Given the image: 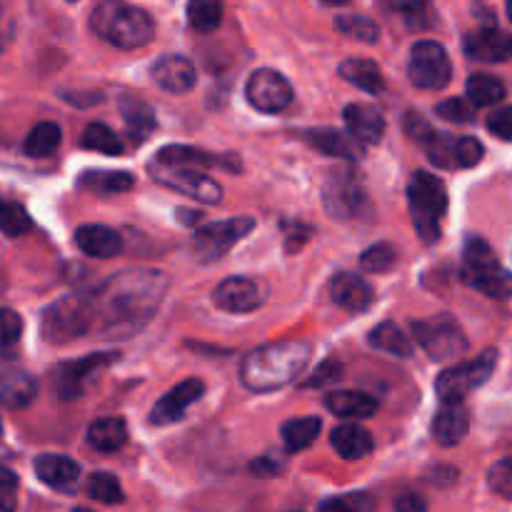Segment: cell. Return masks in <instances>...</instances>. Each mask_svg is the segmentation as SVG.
<instances>
[{"label": "cell", "mask_w": 512, "mask_h": 512, "mask_svg": "<svg viewBox=\"0 0 512 512\" xmlns=\"http://www.w3.org/2000/svg\"><path fill=\"white\" fill-rule=\"evenodd\" d=\"M165 288H168V280L158 270L130 268L110 275L90 298L95 325L105 335H115V338L135 333L153 318Z\"/></svg>", "instance_id": "1"}, {"label": "cell", "mask_w": 512, "mask_h": 512, "mask_svg": "<svg viewBox=\"0 0 512 512\" xmlns=\"http://www.w3.org/2000/svg\"><path fill=\"white\" fill-rule=\"evenodd\" d=\"M313 345L305 340H280L250 350L240 365V380L253 393H273L293 383L308 365Z\"/></svg>", "instance_id": "2"}, {"label": "cell", "mask_w": 512, "mask_h": 512, "mask_svg": "<svg viewBox=\"0 0 512 512\" xmlns=\"http://www.w3.org/2000/svg\"><path fill=\"white\" fill-rule=\"evenodd\" d=\"M90 28L120 50L143 48L155 35L153 18L125 0H100L90 13Z\"/></svg>", "instance_id": "3"}, {"label": "cell", "mask_w": 512, "mask_h": 512, "mask_svg": "<svg viewBox=\"0 0 512 512\" xmlns=\"http://www.w3.org/2000/svg\"><path fill=\"white\" fill-rule=\"evenodd\" d=\"M463 258V280L470 288H475L478 293L495 300L512 298V273L498 263V255L490 248L488 240L473 235V238L465 243Z\"/></svg>", "instance_id": "4"}, {"label": "cell", "mask_w": 512, "mask_h": 512, "mask_svg": "<svg viewBox=\"0 0 512 512\" xmlns=\"http://www.w3.org/2000/svg\"><path fill=\"white\" fill-rule=\"evenodd\" d=\"M408 205L420 238L425 243H435L440 238V220L448 210V188L443 180L425 170L415 173L408 185Z\"/></svg>", "instance_id": "5"}, {"label": "cell", "mask_w": 512, "mask_h": 512, "mask_svg": "<svg viewBox=\"0 0 512 512\" xmlns=\"http://www.w3.org/2000/svg\"><path fill=\"white\" fill-rule=\"evenodd\" d=\"M95 328L93 300L85 295H68L48 305L40 320V333L50 345H65L83 338Z\"/></svg>", "instance_id": "6"}, {"label": "cell", "mask_w": 512, "mask_h": 512, "mask_svg": "<svg viewBox=\"0 0 512 512\" xmlns=\"http://www.w3.org/2000/svg\"><path fill=\"white\" fill-rule=\"evenodd\" d=\"M498 368V350L488 348L470 363L453 365L435 380V393L443 403H463V398L488 383Z\"/></svg>", "instance_id": "7"}, {"label": "cell", "mask_w": 512, "mask_h": 512, "mask_svg": "<svg viewBox=\"0 0 512 512\" xmlns=\"http://www.w3.org/2000/svg\"><path fill=\"white\" fill-rule=\"evenodd\" d=\"M323 205L333 220L363 218L370 208V198L360 175L350 168L330 173L323 188Z\"/></svg>", "instance_id": "8"}, {"label": "cell", "mask_w": 512, "mask_h": 512, "mask_svg": "<svg viewBox=\"0 0 512 512\" xmlns=\"http://www.w3.org/2000/svg\"><path fill=\"white\" fill-rule=\"evenodd\" d=\"M148 173L155 183L165 185V188L175 190V193L185 195V198H195L198 203L215 205L223 198V188L218 180L210 178L208 173L198 168H180V165H165L160 160H150Z\"/></svg>", "instance_id": "9"}, {"label": "cell", "mask_w": 512, "mask_h": 512, "mask_svg": "<svg viewBox=\"0 0 512 512\" xmlns=\"http://www.w3.org/2000/svg\"><path fill=\"white\" fill-rule=\"evenodd\" d=\"M413 335L420 348L438 363L460 358L468 350V338L463 328L450 315H435V318L413 323Z\"/></svg>", "instance_id": "10"}, {"label": "cell", "mask_w": 512, "mask_h": 512, "mask_svg": "<svg viewBox=\"0 0 512 512\" xmlns=\"http://www.w3.org/2000/svg\"><path fill=\"white\" fill-rule=\"evenodd\" d=\"M410 83L420 90H443L453 78V63L448 50L435 40H420L413 45L408 60Z\"/></svg>", "instance_id": "11"}, {"label": "cell", "mask_w": 512, "mask_h": 512, "mask_svg": "<svg viewBox=\"0 0 512 512\" xmlns=\"http://www.w3.org/2000/svg\"><path fill=\"white\" fill-rule=\"evenodd\" d=\"M115 358H118L115 353H95L88 358L73 360V363L58 365L50 373V388L60 400H78L90 388L95 375L108 368Z\"/></svg>", "instance_id": "12"}, {"label": "cell", "mask_w": 512, "mask_h": 512, "mask_svg": "<svg viewBox=\"0 0 512 512\" xmlns=\"http://www.w3.org/2000/svg\"><path fill=\"white\" fill-rule=\"evenodd\" d=\"M255 230V220L248 215H240V218H228L223 223H210L198 228L193 238V250L203 263H213L220 260L235 243L245 238L248 233Z\"/></svg>", "instance_id": "13"}, {"label": "cell", "mask_w": 512, "mask_h": 512, "mask_svg": "<svg viewBox=\"0 0 512 512\" xmlns=\"http://www.w3.org/2000/svg\"><path fill=\"white\" fill-rule=\"evenodd\" d=\"M245 95H248V103L260 113H283L293 103V85L278 70L260 68L248 78Z\"/></svg>", "instance_id": "14"}, {"label": "cell", "mask_w": 512, "mask_h": 512, "mask_svg": "<svg viewBox=\"0 0 512 512\" xmlns=\"http://www.w3.org/2000/svg\"><path fill=\"white\" fill-rule=\"evenodd\" d=\"M213 303L218 305L223 313H253V310H258L260 305H263V290H260V285L255 283L253 278L233 275V278H225L223 283L215 288Z\"/></svg>", "instance_id": "15"}, {"label": "cell", "mask_w": 512, "mask_h": 512, "mask_svg": "<svg viewBox=\"0 0 512 512\" xmlns=\"http://www.w3.org/2000/svg\"><path fill=\"white\" fill-rule=\"evenodd\" d=\"M203 393L205 385L200 383L198 378L183 380V383L175 385L173 390H168V393L153 405V410H150V425L163 428V425H173L178 423V420H183V415L188 413L190 405L198 403Z\"/></svg>", "instance_id": "16"}, {"label": "cell", "mask_w": 512, "mask_h": 512, "mask_svg": "<svg viewBox=\"0 0 512 512\" xmlns=\"http://www.w3.org/2000/svg\"><path fill=\"white\" fill-rule=\"evenodd\" d=\"M463 50L480 63H503L512 58V35L498 28H480L465 35Z\"/></svg>", "instance_id": "17"}, {"label": "cell", "mask_w": 512, "mask_h": 512, "mask_svg": "<svg viewBox=\"0 0 512 512\" xmlns=\"http://www.w3.org/2000/svg\"><path fill=\"white\" fill-rule=\"evenodd\" d=\"M150 78L158 88H163L165 93L183 95L190 93L195 88V80H198V73H195V65L190 63L183 55H163L158 63L150 68Z\"/></svg>", "instance_id": "18"}, {"label": "cell", "mask_w": 512, "mask_h": 512, "mask_svg": "<svg viewBox=\"0 0 512 512\" xmlns=\"http://www.w3.org/2000/svg\"><path fill=\"white\" fill-rule=\"evenodd\" d=\"M38 395V380L18 365L0 368V405L8 410H23Z\"/></svg>", "instance_id": "19"}, {"label": "cell", "mask_w": 512, "mask_h": 512, "mask_svg": "<svg viewBox=\"0 0 512 512\" xmlns=\"http://www.w3.org/2000/svg\"><path fill=\"white\" fill-rule=\"evenodd\" d=\"M330 298L348 313H363L373 305L375 293L368 280L360 278L358 273H338L330 280Z\"/></svg>", "instance_id": "20"}, {"label": "cell", "mask_w": 512, "mask_h": 512, "mask_svg": "<svg viewBox=\"0 0 512 512\" xmlns=\"http://www.w3.org/2000/svg\"><path fill=\"white\" fill-rule=\"evenodd\" d=\"M470 430V413L463 403H443V408L435 413L430 433L435 443L443 448H453L468 435Z\"/></svg>", "instance_id": "21"}, {"label": "cell", "mask_w": 512, "mask_h": 512, "mask_svg": "<svg viewBox=\"0 0 512 512\" xmlns=\"http://www.w3.org/2000/svg\"><path fill=\"white\" fill-rule=\"evenodd\" d=\"M345 128L360 145H378L385 135V118L373 105L353 103L343 113Z\"/></svg>", "instance_id": "22"}, {"label": "cell", "mask_w": 512, "mask_h": 512, "mask_svg": "<svg viewBox=\"0 0 512 512\" xmlns=\"http://www.w3.org/2000/svg\"><path fill=\"white\" fill-rule=\"evenodd\" d=\"M35 475L40 478V483H45L53 490H73L78 485L80 478V465L75 460L65 458V455H40L35 458Z\"/></svg>", "instance_id": "23"}, {"label": "cell", "mask_w": 512, "mask_h": 512, "mask_svg": "<svg viewBox=\"0 0 512 512\" xmlns=\"http://www.w3.org/2000/svg\"><path fill=\"white\" fill-rule=\"evenodd\" d=\"M75 245L90 258L110 260L123 250V238L108 225H83L75 230Z\"/></svg>", "instance_id": "24"}, {"label": "cell", "mask_w": 512, "mask_h": 512, "mask_svg": "<svg viewBox=\"0 0 512 512\" xmlns=\"http://www.w3.org/2000/svg\"><path fill=\"white\" fill-rule=\"evenodd\" d=\"M305 143L313 145L320 153L330 155V158H343V160H358L363 155L358 140L350 133H343L338 128H313L305 133Z\"/></svg>", "instance_id": "25"}, {"label": "cell", "mask_w": 512, "mask_h": 512, "mask_svg": "<svg viewBox=\"0 0 512 512\" xmlns=\"http://www.w3.org/2000/svg\"><path fill=\"white\" fill-rule=\"evenodd\" d=\"M325 408L338 418L365 420L378 413V400L370 398L368 393H360V390H338V393H330L325 398Z\"/></svg>", "instance_id": "26"}, {"label": "cell", "mask_w": 512, "mask_h": 512, "mask_svg": "<svg viewBox=\"0 0 512 512\" xmlns=\"http://www.w3.org/2000/svg\"><path fill=\"white\" fill-rule=\"evenodd\" d=\"M338 73L345 83L355 85L358 90H365L370 95H378L385 90V78L380 73L378 63L368 58H348L338 65Z\"/></svg>", "instance_id": "27"}, {"label": "cell", "mask_w": 512, "mask_h": 512, "mask_svg": "<svg viewBox=\"0 0 512 512\" xmlns=\"http://www.w3.org/2000/svg\"><path fill=\"white\" fill-rule=\"evenodd\" d=\"M155 160L165 165H180V168H230L228 158H220V155L208 153V150L188 148V145H165L163 150H158Z\"/></svg>", "instance_id": "28"}, {"label": "cell", "mask_w": 512, "mask_h": 512, "mask_svg": "<svg viewBox=\"0 0 512 512\" xmlns=\"http://www.w3.org/2000/svg\"><path fill=\"white\" fill-rule=\"evenodd\" d=\"M330 443H333L335 453L345 460H363L373 453V435L360 428L358 423L335 428L333 435H330Z\"/></svg>", "instance_id": "29"}, {"label": "cell", "mask_w": 512, "mask_h": 512, "mask_svg": "<svg viewBox=\"0 0 512 512\" xmlns=\"http://www.w3.org/2000/svg\"><path fill=\"white\" fill-rule=\"evenodd\" d=\"M90 448L98 453H118L128 443V423L123 418H100L88 428Z\"/></svg>", "instance_id": "30"}, {"label": "cell", "mask_w": 512, "mask_h": 512, "mask_svg": "<svg viewBox=\"0 0 512 512\" xmlns=\"http://www.w3.org/2000/svg\"><path fill=\"white\" fill-rule=\"evenodd\" d=\"M78 185L93 195H120L133 190L135 178L125 170H88L80 175Z\"/></svg>", "instance_id": "31"}, {"label": "cell", "mask_w": 512, "mask_h": 512, "mask_svg": "<svg viewBox=\"0 0 512 512\" xmlns=\"http://www.w3.org/2000/svg\"><path fill=\"white\" fill-rule=\"evenodd\" d=\"M383 8L408 30H428L435 23L433 0H383Z\"/></svg>", "instance_id": "32"}, {"label": "cell", "mask_w": 512, "mask_h": 512, "mask_svg": "<svg viewBox=\"0 0 512 512\" xmlns=\"http://www.w3.org/2000/svg\"><path fill=\"white\" fill-rule=\"evenodd\" d=\"M118 110L120 115H123L125 125H128L130 135H133L135 140H145L150 133H153L155 125H158L153 108H150L148 103H143V100L123 98L118 103Z\"/></svg>", "instance_id": "33"}, {"label": "cell", "mask_w": 512, "mask_h": 512, "mask_svg": "<svg viewBox=\"0 0 512 512\" xmlns=\"http://www.w3.org/2000/svg\"><path fill=\"white\" fill-rule=\"evenodd\" d=\"M368 343L373 345L380 353L395 355V358H410L413 355V345H410V338H405L403 330L395 323H380L378 328L370 330Z\"/></svg>", "instance_id": "34"}, {"label": "cell", "mask_w": 512, "mask_h": 512, "mask_svg": "<svg viewBox=\"0 0 512 512\" xmlns=\"http://www.w3.org/2000/svg\"><path fill=\"white\" fill-rule=\"evenodd\" d=\"M465 93H468V100L475 108H490V105H498L505 98V85L495 75L475 73L468 78Z\"/></svg>", "instance_id": "35"}, {"label": "cell", "mask_w": 512, "mask_h": 512, "mask_svg": "<svg viewBox=\"0 0 512 512\" xmlns=\"http://www.w3.org/2000/svg\"><path fill=\"white\" fill-rule=\"evenodd\" d=\"M320 428L323 425H320L318 418H293L283 423L280 435H283V443L290 453H300V450L310 448L318 440Z\"/></svg>", "instance_id": "36"}, {"label": "cell", "mask_w": 512, "mask_h": 512, "mask_svg": "<svg viewBox=\"0 0 512 512\" xmlns=\"http://www.w3.org/2000/svg\"><path fill=\"white\" fill-rule=\"evenodd\" d=\"M60 140H63V130L55 123H38L25 138L23 150L30 158H48L58 150Z\"/></svg>", "instance_id": "37"}, {"label": "cell", "mask_w": 512, "mask_h": 512, "mask_svg": "<svg viewBox=\"0 0 512 512\" xmlns=\"http://www.w3.org/2000/svg\"><path fill=\"white\" fill-rule=\"evenodd\" d=\"M188 20L200 33H213L223 23V0H188Z\"/></svg>", "instance_id": "38"}, {"label": "cell", "mask_w": 512, "mask_h": 512, "mask_svg": "<svg viewBox=\"0 0 512 512\" xmlns=\"http://www.w3.org/2000/svg\"><path fill=\"white\" fill-rule=\"evenodd\" d=\"M85 490H88L90 498L98 500V503H103V505H118L125 500L123 485H120V480L110 473L90 475L88 483H85Z\"/></svg>", "instance_id": "39"}, {"label": "cell", "mask_w": 512, "mask_h": 512, "mask_svg": "<svg viewBox=\"0 0 512 512\" xmlns=\"http://www.w3.org/2000/svg\"><path fill=\"white\" fill-rule=\"evenodd\" d=\"M83 148L98 150V153L105 155H120L123 153V143H120L118 135L103 123H90L88 128L83 130V138H80Z\"/></svg>", "instance_id": "40"}, {"label": "cell", "mask_w": 512, "mask_h": 512, "mask_svg": "<svg viewBox=\"0 0 512 512\" xmlns=\"http://www.w3.org/2000/svg\"><path fill=\"white\" fill-rule=\"evenodd\" d=\"M335 28L348 38L360 40V43H378L380 28L365 15H338L335 18Z\"/></svg>", "instance_id": "41"}, {"label": "cell", "mask_w": 512, "mask_h": 512, "mask_svg": "<svg viewBox=\"0 0 512 512\" xmlns=\"http://www.w3.org/2000/svg\"><path fill=\"white\" fill-rule=\"evenodd\" d=\"M33 220H30L28 210L20 203H0V230L8 238H18V235L28 233Z\"/></svg>", "instance_id": "42"}, {"label": "cell", "mask_w": 512, "mask_h": 512, "mask_svg": "<svg viewBox=\"0 0 512 512\" xmlns=\"http://www.w3.org/2000/svg\"><path fill=\"white\" fill-rule=\"evenodd\" d=\"M395 260H398V255H395L393 245L388 243L370 245V248L360 255V265H363V270H368V273H388L395 265Z\"/></svg>", "instance_id": "43"}, {"label": "cell", "mask_w": 512, "mask_h": 512, "mask_svg": "<svg viewBox=\"0 0 512 512\" xmlns=\"http://www.w3.org/2000/svg\"><path fill=\"white\" fill-rule=\"evenodd\" d=\"M23 335V318L15 310L0 308V355L10 353Z\"/></svg>", "instance_id": "44"}, {"label": "cell", "mask_w": 512, "mask_h": 512, "mask_svg": "<svg viewBox=\"0 0 512 512\" xmlns=\"http://www.w3.org/2000/svg\"><path fill=\"white\" fill-rule=\"evenodd\" d=\"M488 488L500 498L512 500V458H503L488 470Z\"/></svg>", "instance_id": "45"}, {"label": "cell", "mask_w": 512, "mask_h": 512, "mask_svg": "<svg viewBox=\"0 0 512 512\" xmlns=\"http://www.w3.org/2000/svg\"><path fill=\"white\" fill-rule=\"evenodd\" d=\"M425 150H428L430 160H433L438 168H455V138L453 135L438 133L428 145H425Z\"/></svg>", "instance_id": "46"}, {"label": "cell", "mask_w": 512, "mask_h": 512, "mask_svg": "<svg viewBox=\"0 0 512 512\" xmlns=\"http://www.w3.org/2000/svg\"><path fill=\"white\" fill-rule=\"evenodd\" d=\"M440 118L450 120V123H473L475 120V105L468 98H450L435 108Z\"/></svg>", "instance_id": "47"}, {"label": "cell", "mask_w": 512, "mask_h": 512, "mask_svg": "<svg viewBox=\"0 0 512 512\" xmlns=\"http://www.w3.org/2000/svg\"><path fill=\"white\" fill-rule=\"evenodd\" d=\"M485 148L478 138H465L455 140V168H475L483 160Z\"/></svg>", "instance_id": "48"}, {"label": "cell", "mask_w": 512, "mask_h": 512, "mask_svg": "<svg viewBox=\"0 0 512 512\" xmlns=\"http://www.w3.org/2000/svg\"><path fill=\"white\" fill-rule=\"evenodd\" d=\"M405 133H408L410 140H415V143H420L425 148L438 135V130L420 113H408V118H405Z\"/></svg>", "instance_id": "49"}, {"label": "cell", "mask_w": 512, "mask_h": 512, "mask_svg": "<svg viewBox=\"0 0 512 512\" xmlns=\"http://www.w3.org/2000/svg\"><path fill=\"white\" fill-rule=\"evenodd\" d=\"M340 375H343V365L338 360H325L318 370L313 373V378L305 380V388H325L330 383H338Z\"/></svg>", "instance_id": "50"}, {"label": "cell", "mask_w": 512, "mask_h": 512, "mask_svg": "<svg viewBox=\"0 0 512 512\" xmlns=\"http://www.w3.org/2000/svg\"><path fill=\"white\" fill-rule=\"evenodd\" d=\"M488 130L500 140L512 143V108H498L488 115Z\"/></svg>", "instance_id": "51"}, {"label": "cell", "mask_w": 512, "mask_h": 512, "mask_svg": "<svg viewBox=\"0 0 512 512\" xmlns=\"http://www.w3.org/2000/svg\"><path fill=\"white\" fill-rule=\"evenodd\" d=\"M395 512H428V503L418 493H403L395 500Z\"/></svg>", "instance_id": "52"}, {"label": "cell", "mask_w": 512, "mask_h": 512, "mask_svg": "<svg viewBox=\"0 0 512 512\" xmlns=\"http://www.w3.org/2000/svg\"><path fill=\"white\" fill-rule=\"evenodd\" d=\"M13 35H15L13 18H10V13L5 5H0V53H3L10 43H13Z\"/></svg>", "instance_id": "53"}, {"label": "cell", "mask_w": 512, "mask_h": 512, "mask_svg": "<svg viewBox=\"0 0 512 512\" xmlns=\"http://www.w3.org/2000/svg\"><path fill=\"white\" fill-rule=\"evenodd\" d=\"M250 470H253L255 475H260V478H273V475H278L280 470H283V465L275 458H258L250 465Z\"/></svg>", "instance_id": "54"}, {"label": "cell", "mask_w": 512, "mask_h": 512, "mask_svg": "<svg viewBox=\"0 0 512 512\" xmlns=\"http://www.w3.org/2000/svg\"><path fill=\"white\" fill-rule=\"evenodd\" d=\"M18 488V475L8 468V465L0 463V498H8Z\"/></svg>", "instance_id": "55"}, {"label": "cell", "mask_w": 512, "mask_h": 512, "mask_svg": "<svg viewBox=\"0 0 512 512\" xmlns=\"http://www.w3.org/2000/svg\"><path fill=\"white\" fill-rule=\"evenodd\" d=\"M318 512H353V510L348 508V503H345V500L333 498V500H325V503L320 505Z\"/></svg>", "instance_id": "56"}, {"label": "cell", "mask_w": 512, "mask_h": 512, "mask_svg": "<svg viewBox=\"0 0 512 512\" xmlns=\"http://www.w3.org/2000/svg\"><path fill=\"white\" fill-rule=\"evenodd\" d=\"M0 512H15L13 503H10L8 498H0Z\"/></svg>", "instance_id": "57"}, {"label": "cell", "mask_w": 512, "mask_h": 512, "mask_svg": "<svg viewBox=\"0 0 512 512\" xmlns=\"http://www.w3.org/2000/svg\"><path fill=\"white\" fill-rule=\"evenodd\" d=\"M323 3H328V5H345V3H348V0H323Z\"/></svg>", "instance_id": "58"}, {"label": "cell", "mask_w": 512, "mask_h": 512, "mask_svg": "<svg viewBox=\"0 0 512 512\" xmlns=\"http://www.w3.org/2000/svg\"><path fill=\"white\" fill-rule=\"evenodd\" d=\"M505 5H508V18H510V23H512V0H508V3H505Z\"/></svg>", "instance_id": "59"}, {"label": "cell", "mask_w": 512, "mask_h": 512, "mask_svg": "<svg viewBox=\"0 0 512 512\" xmlns=\"http://www.w3.org/2000/svg\"><path fill=\"white\" fill-rule=\"evenodd\" d=\"M70 512H95V510H88V508H75V510H70Z\"/></svg>", "instance_id": "60"}, {"label": "cell", "mask_w": 512, "mask_h": 512, "mask_svg": "<svg viewBox=\"0 0 512 512\" xmlns=\"http://www.w3.org/2000/svg\"><path fill=\"white\" fill-rule=\"evenodd\" d=\"M0 433H3V423H0Z\"/></svg>", "instance_id": "61"}]
</instances>
